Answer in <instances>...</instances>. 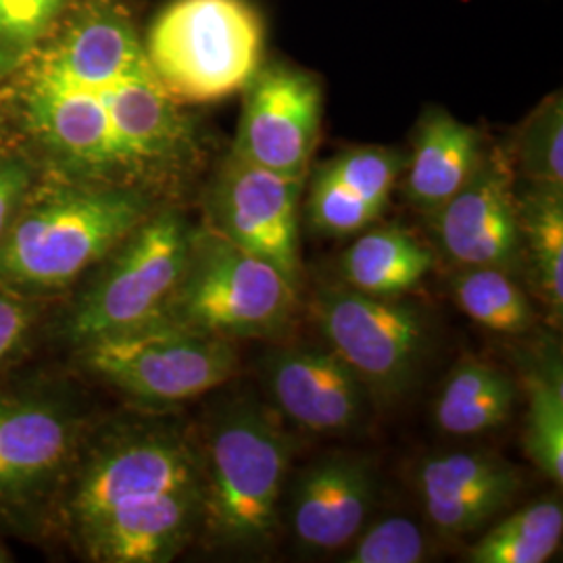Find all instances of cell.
<instances>
[{
	"mask_svg": "<svg viewBox=\"0 0 563 563\" xmlns=\"http://www.w3.org/2000/svg\"><path fill=\"white\" fill-rule=\"evenodd\" d=\"M428 218L444 257L457 267L522 269L516 172L507 153L486 148L462 190Z\"/></svg>",
	"mask_w": 563,
	"mask_h": 563,
	"instance_id": "13",
	"label": "cell"
},
{
	"mask_svg": "<svg viewBox=\"0 0 563 563\" xmlns=\"http://www.w3.org/2000/svg\"><path fill=\"white\" fill-rule=\"evenodd\" d=\"M201 523V486L120 505L74 530L88 560L162 563L174 560Z\"/></svg>",
	"mask_w": 563,
	"mask_h": 563,
	"instance_id": "18",
	"label": "cell"
},
{
	"mask_svg": "<svg viewBox=\"0 0 563 563\" xmlns=\"http://www.w3.org/2000/svg\"><path fill=\"white\" fill-rule=\"evenodd\" d=\"M201 486V460L167 430H132L99 446L65 499L71 530L120 505Z\"/></svg>",
	"mask_w": 563,
	"mask_h": 563,
	"instance_id": "10",
	"label": "cell"
},
{
	"mask_svg": "<svg viewBox=\"0 0 563 563\" xmlns=\"http://www.w3.org/2000/svg\"><path fill=\"white\" fill-rule=\"evenodd\" d=\"M4 562H11V558H9V551H7V549L0 544V563Z\"/></svg>",
	"mask_w": 563,
	"mask_h": 563,
	"instance_id": "31",
	"label": "cell"
},
{
	"mask_svg": "<svg viewBox=\"0 0 563 563\" xmlns=\"http://www.w3.org/2000/svg\"><path fill=\"white\" fill-rule=\"evenodd\" d=\"M34 322L30 302L0 284V367L9 362L25 341Z\"/></svg>",
	"mask_w": 563,
	"mask_h": 563,
	"instance_id": "29",
	"label": "cell"
},
{
	"mask_svg": "<svg viewBox=\"0 0 563 563\" xmlns=\"http://www.w3.org/2000/svg\"><path fill=\"white\" fill-rule=\"evenodd\" d=\"M323 121V86L311 71L265 63L242 88V111L230 153L288 178L307 180Z\"/></svg>",
	"mask_w": 563,
	"mask_h": 563,
	"instance_id": "9",
	"label": "cell"
},
{
	"mask_svg": "<svg viewBox=\"0 0 563 563\" xmlns=\"http://www.w3.org/2000/svg\"><path fill=\"white\" fill-rule=\"evenodd\" d=\"M523 372L526 428L523 449L528 460L551 483H563V374L560 353H543Z\"/></svg>",
	"mask_w": 563,
	"mask_h": 563,
	"instance_id": "23",
	"label": "cell"
},
{
	"mask_svg": "<svg viewBox=\"0 0 563 563\" xmlns=\"http://www.w3.org/2000/svg\"><path fill=\"white\" fill-rule=\"evenodd\" d=\"M434 253L399 225L367 228L342 251V284L372 297H402L432 272Z\"/></svg>",
	"mask_w": 563,
	"mask_h": 563,
	"instance_id": "20",
	"label": "cell"
},
{
	"mask_svg": "<svg viewBox=\"0 0 563 563\" xmlns=\"http://www.w3.org/2000/svg\"><path fill=\"white\" fill-rule=\"evenodd\" d=\"M407 155L395 146L363 144L316 167L307 192V222L323 236H355L390 205Z\"/></svg>",
	"mask_w": 563,
	"mask_h": 563,
	"instance_id": "17",
	"label": "cell"
},
{
	"mask_svg": "<svg viewBox=\"0 0 563 563\" xmlns=\"http://www.w3.org/2000/svg\"><path fill=\"white\" fill-rule=\"evenodd\" d=\"M18 80L21 118L76 181L146 192L201 157L192 120L144 57L120 0H84Z\"/></svg>",
	"mask_w": 563,
	"mask_h": 563,
	"instance_id": "1",
	"label": "cell"
},
{
	"mask_svg": "<svg viewBox=\"0 0 563 563\" xmlns=\"http://www.w3.org/2000/svg\"><path fill=\"white\" fill-rule=\"evenodd\" d=\"M144 57L176 102L242 92L263 65L265 25L249 0H172L142 38Z\"/></svg>",
	"mask_w": 563,
	"mask_h": 563,
	"instance_id": "4",
	"label": "cell"
},
{
	"mask_svg": "<svg viewBox=\"0 0 563 563\" xmlns=\"http://www.w3.org/2000/svg\"><path fill=\"white\" fill-rule=\"evenodd\" d=\"M30 184L32 178L25 163L0 155V239L30 197Z\"/></svg>",
	"mask_w": 563,
	"mask_h": 563,
	"instance_id": "30",
	"label": "cell"
},
{
	"mask_svg": "<svg viewBox=\"0 0 563 563\" xmlns=\"http://www.w3.org/2000/svg\"><path fill=\"white\" fill-rule=\"evenodd\" d=\"M520 486L514 463L481 449L439 453L416 470L426 520L443 537L478 532L509 507Z\"/></svg>",
	"mask_w": 563,
	"mask_h": 563,
	"instance_id": "16",
	"label": "cell"
},
{
	"mask_svg": "<svg viewBox=\"0 0 563 563\" xmlns=\"http://www.w3.org/2000/svg\"><path fill=\"white\" fill-rule=\"evenodd\" d=\"M311 311L328 349L374 397L395 399L409 390L430 346V323L420 307L336 284L316 292Z\"/></svg>",
	"mask_w": 563,
	"mask_h": 563,
	"instance_id": "8",
	"label": "cell"
},
{
	"mask_svg": "<svg viewBox=\"0 0 563 563\" xmlns=\"http://www.w3.org/2000/svg\"><path fill=\"white\" fill-rule=\"evenodd\" d=\"M378 495L376 470L365 457L334 453L309 463L286 499L295 541L311 553L346 549L369 522Z\"/></svg>",
	"mask_w": 563,
	"mask_h": 563,
	"instance_id": "14",
	"label": "cell"
},
{
	"mask_svg": "<svg viewBox=\"0 0 563 563\" xmlns=\"http://www.w3.org/2000/svg\"><path fill=\"white\" fill-rule=\"evenodd\" d=\"M432 553V539L422 523L409 516H384L367 522L346 547V563H420Z\"/></svg>",
	"mask_w": 563,
	"mask_h": 563,
	"instance_id": "28",
	"label": "cell"
},
{
	"mask_svg": "<svg viewBox=\"0 0 563 563\" xmlns=\"http://www.w3.org/2000/svg\"><path fill=\"white\" fill-rule=\"evenodd\" d=\"M148 216V195L121 186L74 180L25 199L0 239V284L15 292L67 288Z\"/></svg>",
	"mask_w": 563,
	"mask_h": 563,
	"instance_id": "2",
	"label": "cell"
},
{
	"mask_svg": "<svg viewBox=\"0 0 563 563\" xmlns=\"http://www.w3.org/2000/svg\"><path fill=\"white\" fill-rule=\"evenodd\" d=\"M451 290L463 313L490 332L514 336L534 325L532 302L507 269L460 267Z\"/></svg>",
	"mask_w": 563,
	"mask_h": 563,
	"instance_id": "25",
	"label": "cell"
},
{
	"mask_svg": "<svg viewBox=\"0 0 563 563\" xmlns=\"http://www.w3.org/2000/svg\"><path fill=\"white\" fill-rule=\"evenodd\" d=\"M195 230L180 213H151L107 255L69 318L71 341L99 339L162 318L190 262Z\"/></svg>",
	"mask_w": 563,
	"mask_h": 563,
	"instance_id": "7",
	"label": "cell"
},
{
	"mask_svg": "<svg viewBox=\"0 0 563 563\" xmlns=\"http://www.w3.org/2000/svg\"><path fill=\"white\" fill-rule=\"evenodd\" d=\"M511 169L528 186L563 190V99L553 92L539 102L518 128L511 153Z\"/></svg>",
	"mask_w": 563,
	"mask_h": 563,
	"instance_id": "26",
	"label": "cell"
},
{
	"mask_svg": "<svg viewBox=\"0 0 563 563\" xmlns=\"http://www.w3.org/2000/svg\"><path fill=\"white\" fill-rule=\"evenodd\" d=\"M563 509L558 499H541L509 514L467 551L472 563H543L562 543Z\"/></svg>",
	"mask_w": 563,
	"mask_h": 563,
	"instance_id": "24",
	"label": "cell"
},
{
	"mask_svg": "<svg viewBox=\"0 0 563 563\" xmlns=\"http://www.w3.org/2000/svg\"><path fill=\"white\" fill-rule=\"evenodd\" d=\"M80 0H0V81L13 80Z\"/></svg>",
	"mask_w": 563,
	"mask_h": 563,
	"instance_id": "27",
	"label": "cell"
},
{
	"mask_svg": "<svg viewBox=\"0 0 563 563\" xmlns=\"http://www.w3.org/2000/svg\"><path fill=\"white\" fill-rule=\"evenodd\" d=\"M292 441L260 402L223 409L201 462V523L225 547L257 549L282 520Z\"/></svg>",
	"mask_w": 563,
	"mask_h": 563,
	"instance_id": "3",
	"label": "cell"
},
{
	"mask_svg": "<svg viewBox=\"0 0 563 563\" xmlns=\"http://www.w3.org/2000/svg\"><path fill=\"white\" fill-rule=\"evenodd\" d=\"M522 269L553 322L563 316V190L528 186L518 195Z\"/></svg>",
	"mask_w": 563,
	"mask_h": 563,
	"instance_id": "22",
	"label": "cell"
},
{
	"mask_svg": "<svg viewBox=\"0 0 563 563\" xmlns=\"http://www.w3.org/2000/svg\"><path fill=\"white\" fill-rule=\"evenodd\" d=\"M305 181L263 169L230 153L209 197V228L274 265L297 290Z\"/></svg>",
	"mask_w": 563,
	"mask_h": 563,
	"instance_id": "11",
	"label": "cell"
},
{
	"mask_svg": "<svg viewBox=\"0 0 563 563\" xmlns=\"http://www.w3.org/2000/svg\"><path fill=\"white\" fill-rule=\"evenodd\" d=\"M516 397V383L499 365L465 360L444 380L434 422L451 437H478L507 423Z\"/></svg>",
	"mask_w": 563,
	"mask_h": 563,
	"instance_id": "21",
	"label": "cell"
},
{
	"mask_svg": "<svg viewBox=\"0 0 563 563\" xmlns=\"http://www.w3.org/2000/svg\"><path fill=\"white\" fill-rule=\"evenodd\" d=\"M483 134L441 107L423 113L405 159V195L418 211L432 216L483 162Z\"/></svg>",
	"mask_w": 563,
	"mask_h": 563,
	"instance_id": "19",
	"label": "cell"
},
{
	"mask_svg": "<svg viewBox=\"0 0 563 563\" xmlns=\"http://www.w3.org/2000/svg\"><path fill=\"white\" fill-rule=\"evenodd\" d=\"M80 422L65 402L0 395V516L32 514L63 483L78 449Z\"/></svg>",
	"mask_w": 563,
	"mask_h": 563,
	"instance_id": "12",
	"label": "cell"
},
{
	"mask_svg": "<svg viewBox=\"0 0 563 563\" xmlns=\"http://www.w3.org/2000/svg\"><path fill=\"white\" fill-rule=\"evenodd\" d=\"M80 346L92 374L123 395L153 405L201 397L228 383L239 363L234 342L165 316Z\"/></svg>",
	"mask_w": 563,
	"mask_h": 563,
	"instance_id": "6",
	"label": "cell"
},
{
	"mask_svg": "<svg viewBox=\"0 0 563 563\" xmlns=\"http://www.w3.org/2000/svg\"><path fill=\"white\" fill-rule=\"evenodd\" d=\"M297 309V288L213 228L197 232L165 318L225 341L276 336Z\"/></svg>",
	"mask_w": 563,
	"mask_h": 563,
	"instance_id": "5",
	"label": "cell"
},
{
	"mask_svg": "<svg viewBox=\"0 0 563 563\" xmlns=\"http://www.w3.org/2000/svg\"><path fill=\"white\" fill-rule=\"evenodd\" d=\"M267 390L286 420L318 434L362 426L372 393L330 349L282 346L263 363Z\"/></svg>",
	"mask_w": 563,
	"mask_h": 563,
	"instance_id": "15",
	"label": "cell"
}]
</instances>
